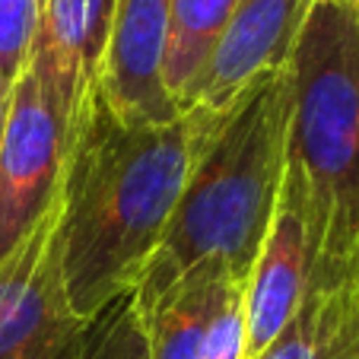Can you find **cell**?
Here are the masks:
<instances>
[{"label":"cell","instance_id":"7","mask_svg":"<svg viewBox=\"0 0 359 359\" xmlns=\"http://www.w3.org/2000/svg\"><path fill=\"white\" fill-rule=\"evenodd\" d=\"M172 0H115L95 89L121 124H165L178 115L163 86Z\"/></svg>","mask_w":359,"mask_h":359},{"label":"cell","instance_id":"11","mask_svg":"<svg viewBox=\"0 0 359 359\" xmlns=\"http://www.w3.org/2000/svg\"><path fill=\"white\" fill-rule=\"evenodd\" d=\"M258 359H359V273L305 292L299 312Z\"/></svg>","mask_w":359,"mask_h":359},{"label":"cell","instance_id":"9","mask_svg":"<svg viewBox=\"0 0 359 359\" xmlns=\"http://www.w3.org/2000/svg\"><path fill=\"white\" fill-rule=\"evenodd\" d=\"M115 16V0H41L32 67L55 93L67 134L86 93L95 86Z\"/></svg>","mask_w":359,"mask_h":359},{"label":"cell","instance_id":"1","mask_svg":"<svg viewBox=\"0 0 359 359\" xmlns=\"http://www.w3.org/2000/svg\"><path fill=\"white\" fill-rule=\"evenodd\" d=\"M223 115L184 109L165 124H121L99 89L86 93L61 184L64 283L80 318L134 290Z\"/></svg>","mask_w":359,"mask_h":359},{"label":"cell","instance_id":"8","mask_svg":"<svg viewBox=\"0 0 359 359\" xmlns=\"http://www.w3.org/2000/svg\"><path fill=\"white\" fill-rule=\"evenodd\" d=\"M309 277H312V261L305 238L302 194L299 184L283 172L277 210L242 296V359H258L290 325L309 292Z\"/></svg>","mask_w":359,"mask_h":359},{"label":"cell","instance_id":"5","mask_svg":"<svg viewBox=\"0 0 359 359\" xmlns=\"http://www.w3.org/2000/svg\"><path fill=\"white\" fill-rule=\"evenodd\" d=\"M67 118L32 61L10 89L0 137V261L39 223L64 184Z\"/></svg>","mask_w":359,"mask_h":359},{"label":"cell","instance_id":"2","mask_svg":"<svg viewBox=\"0 0 359 359\" xmlns=\"http://www.w3.org/2000/svg\"><path fill=\"white\" fill-rule=\"evenodd\" d=\"M290 115V64L251 83L223 115L163 242L134 283L140 318L197 267L217 264L242 286L248 283L277 210Z\"/></svg>","mask_w":359,"mask_h":359},{"label":"cell","instance_id":"14","mask_svg":"<svg viewBox=\"0 0 359 359\" xmlns=\"http://www.w3.org/2000/svg\"><path fill=\"white\" fill-rule=\"evenodd\" d=\"M41 0H0V83L13 89L35 48Z\"/></svg>","mask_w":359,"mask_h":359},{"label":"cell","instance_id":"4","mask_svg":"<svg viewBox=\"0 0 359 359\" xmlns=\"http://www.w3.org/2000/svg\"><path fill=\"white\" fill-rule=\"evenodd\" d=\"M61 191L0 261V359H80L86 318L64 283Z\"/></svg>","mask_w":359,"mask_h":359},{"label":"cell","instance_id":"15","mask_svg":"<svg viewBox=\"0 0 359 359\" xmlns=\"http://www.w3.org/2000/svg\"><path fill=\"white\" fill-rule=\"evenodd\" d=\"M7 111H10V86L0 83V137H4V124H7Z\"/></svg>","mask_w":359,"mask_h":359},{"label":"cell","instance_id":"13","mask_svg":"<svg viewBox=\"0 0 359 359\" xmlns=\"http://www.w3.org/2000/svg\"><path fill=\"white\" fill-rule=\"evenodd\" d=\"M80 359H149L147 325L137 312L134 290L118 292L86 318Z\"/></svg>","mask_w":359,"mask_h":359},{"label":"cell","instance_id":"10","mask_svg":"<svg viewBox=\"0 0 359 359\" xmlns=\"http://www.w3.org/2000/svg\"><path fill=\"white\" fill-rule=\"evenodd\" d=\"M245 286L217 264L197 267L143 318L149 359H203L213 321Z\"/></svg>","mask_w":359,"mask_h":359},{"label":"cell","instance_id":"6","mask_svg":"<svg viewBox=\"0 0 359 359\" xmlns=\"http://www.w3.org/2000/svg\"><path fill=\"white\" fill-rule=\"evenodd\" d=\"M309 7L312 0H238L182 111L207 109L223 115L251 83L286 67Z\"/></svg>","mask_w":359,"mask_h":359},{"label":"cell","instance_id":"12","mask_svg":"<svg viewBox=\"0 0 359 359\" xmlns=\"http://www.w3.org/2000/svg\"><path fill=\"white\" fill-rule=\"evenodd\" d=\"M236 4L238 0H172L169 4L163 86L178 111L188 89L210 61Z\"/></svg>","mask_w":359,"mask_h":359},{"label":"cell","instance_id":"3","mask_svg":"<svg viewBox=\"0 0 359 359\" xmlns=\"http://www.w3.org/2000/svg\"><path fill=\"white\" fill-rule=\"evenodd\" d=\"M286 175L299 184L312 277L359 273V0H312L290 55Z\"/></svg>","mask_w":359,"mask_h":359}]
</instances>
